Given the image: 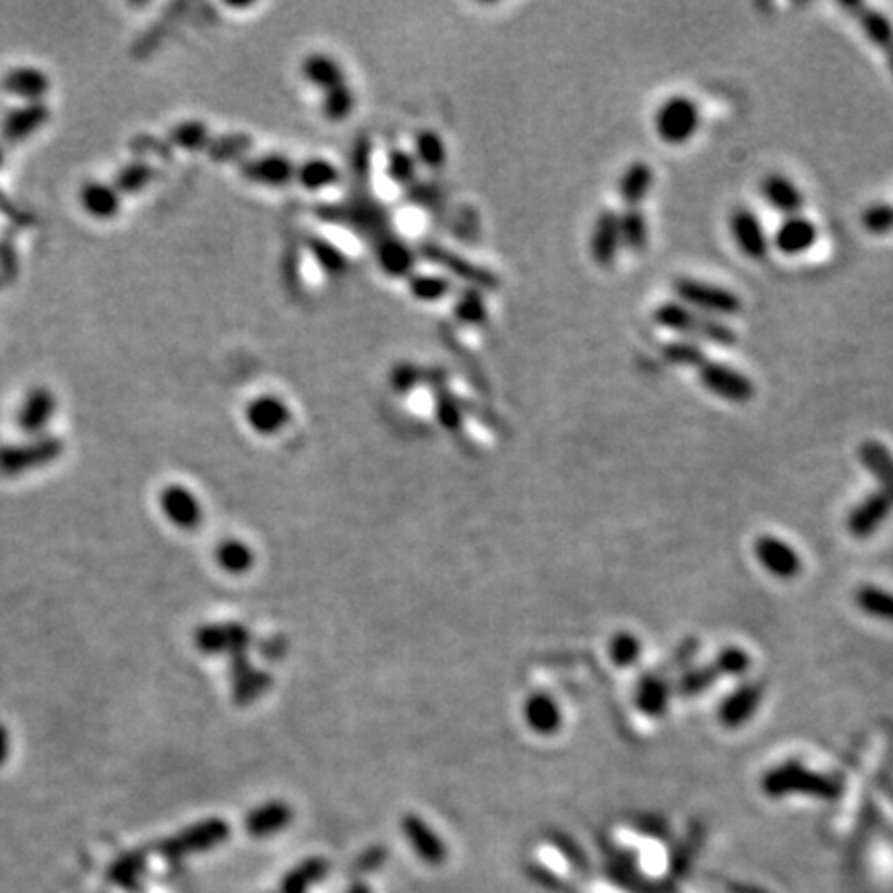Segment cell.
<instances>
[{
    "mask_svg": "<svg viewBox=\"0 0 893 893\" xmlns=\"http://www.w3.org/2000/svg\"><path fill=\"white\" fill-rule=\"evenodd\" d=\"M662 352L668 362L697 371L701 383L730 404H747L755 395V387L747 375L738 373L736 368L720 360L710 358L695 342L689 340L670 342L664 346Z\"/></svg>",
    "mask_w": 893,
    "mask_h": 893,
    "instance_id": "obj_1",
    "label": "cell"
},
{
    "mask_svg": "<svg viewBox=\"0 0 893 893\" xmlns=\"http://www.w3.org/2000/svg\"><path fill=\"white\" fill-rule=\"evenodd\" d=\"M654 319L658 325L689 337V342H710L718 346H732L736 342V333L718 317L703 315L695 309H689L683 302H664L654 311Z\"/></svg>",
    "mask_w": 893,
    "mask_h": 893,
    "instance_id": "obj_2",
    "label": "cell"
},
{
    "mask_svg": "<svg viewBox=\"0 0 893 893\" xmlns=\"http://www.w3.org/2000/svg\"><path fill=\"white\" fill-rule=\"evenodd\" d=\"M672 288L674 294L679 296V302L703 315L732 317L743 309V300L738 298V294L716 284L695 280V277H679Z\"/></svg>",
    "mask_w": 893,
    "mask_h": 893,
    "instance_id": "obj_3",
    "label": "cell"
},
{
    "mask_svg": "<svg viewBox=\"0 0 893 893\" xmlns=\"http://www.w3.org/2000/svg\"><path fill=\"white\" fill-rule=\"evenodd\" d=\"M63 453V441L56 437H34L27 443L0 447V474L21 476L50 466Z\"/></svg>",
    "mask_w": 893,
    "mask_h": 893,
    "instance_id": "obj_4",
    "label": "cell"
},
{
    "mask_svg": "<svg viewBox=\"0 0 893 893\" xmlns=\"http://www.w3.org/2000/svg\"><path fill=\"white\" fill-rule=\"evenodd\" d=\"M701 125L699 106L687 96H674L666 100L654 116L658 137L668 145H683L695 137Z\"/></svg>",
    "mask_w": 893,
    "mask_h": 893,
    "instance_id": "obj_5",
    "label": "cell"
},
{
    "mask_svg": "<svg viewBox=\"0 0 893 893\" xmlns=\"http://www.w3.org/2000/svg\"><path fill=\"white\" fill-rule=\"evenodd\" d=\"M763 788L769 796H784L788 792H805L809 796L831 798L836 796L838 786L825 776L811 774L803 765L786 763L769 772L763 780Z\"/></svg>",
    "mask_w": 893,
    "mask_h": 893,
    "instance_id": "obj_6",
    "label": "cell"
},
{
    "mask_svg": "<svg viewBox=\"0 0 893 893\" xmlns=\"http://www.w3.org/2000/svg\"><path fill=\"white\" fill-rule=\"evenodd\" d=\"M251 643V633L244 625L238 623H218L205 625L195 633L197 650L209 656H244Z\"/></svg>",
    "mask_w": 893,
    "mask_h": 893,
    "instance_id": "obj_7",
    "label": "cell"
},
{
    "mask_svg": "<svg viewBox=\"0 0 893 893\" xmlns=\"http://www.w3.org/2000/svg\"><path fill=\"white\" fill-rule=\"evenodd\" d=\"M842 9L846 13H850V17L860 25V29L865 32L869 42L881 50L885 63H887V69L893 77V25H891V21L881 11H875L873 7L862 5V3H846V5H842Z\"/></svg>",
    "mask_w": 893,
    "mask_h": 893,
    "instance_id": "obj_8",
    "label": "cell"
},
{
    "mask_svg": "<svg viewBox=\"0 0 893 893\" xmlns=\"http://www.w3.org/2000/svg\"><path fill=\"white\" fill-rule=\"evenodd\" d=\"M730 230H732V238L745 257L759 261L765 259L769 253V238L763 230V224L759 222L757 215L747 209V207H738L732 211L730 215Z\"/></svg>",
    "mask_w": 893,
    "mask_h": 893,
    "instance_id": "obj_9",
    "label": "cell"
},
{
    "mask_svg": "<svg viewBox=\"0 0 893 893\" xmlns=\"http://www.w3.org/2000/svg\"><path fill=\"white\" fill-rule=\"evenodd\" d=\"M164 515L182 530H195L203 521V507L187 486L170 484L160 492Z\"/></svg>",
    "mask_w": 893,
    "mask_h": 893,
    "instance_id": "obj_10",
    "label": "cell"
},
{
    "mask_svg": "<svg viewBox=\"0 0 893 893\" xmlns=\"http://www.w3.org/2000/svg\"><path fill=\"white\" fill-rule=\"evenodd\" d=\"M56 414V397L46 387H36L25 395L17 412V426L29 437H42Z\"/></svg>",
    "mask_w": 893,
    "mask_h": 893,
    "instance_id": "obj_11",
    "label": "cell"
},
{
    "mask_svg": "<svg viewBox=\"0 0 893 893\" xmlns=\"http://www.w3.org/2000/svg\"><path fill=\"white\" fill-rule=\"evenodd\" d=\"M244 416L257 435L271 437L288 426L292 412L284 399H280L277 395H259L246 406Z\"/></svg>",
    "mask_w": 893,
    "mask_h": 893,
    "instance_id": "obj_12",
    "label": "cell"
},
{
    "mask_svg": "<svg viewBox=\"0 0 893 893\" xmlns=\"http://www.w3.org/2000/svg\"><path fill=\"white\" fill-rule=\"evenodd\" d=\"M623 246L621 215L617 211H602L594 224L590 249L598 265L610 267Z\"/></svg>",
    "mask_w": 893,
    "mask_h": 893,
    "instance_id": "obj_13",
    "label": "cell"
},
{
    "mask_svg": "<svg viewBox=\"0 0 893 893\" xmlns=\"http://www.w3.org/2000/svg\"><path fill=\"white\" fill-rule=\"evenodd\" d=\"M817 236H819L817 226L809 218H805V215H794V218H786L778 226L772 242L782 255L796 257L807 253L817 242Z\"/></svg>",
    "mask_w": 893,
    "mask_h": 893,
    "instance_id": "obj_14",
    "label": "cell"
},
{
    "mask_svg": "<svg viewBox=\"0 0 893 893\" xmlns=\"http://www.w3.org/2000/svg\"><path fill=\"white\" fill-rule=\"evenodd\" d=\"M402 827H404V834H406L410 846L416 850V854L426 862V865H430V867L443 865L447 850H445L441 838L433 831V827H430L418 815H406Z\"/></svg>",
    "mask_w": 893,
    "mask_h": 893,
    "instance_id": "obj_15",
    "label": "cell"
},
{
    "mask_svg": "<svg viewBox=\"0 0 893 893\" xmlns=\"http://www.w3.org/2000/svg\"><path fill=\"white\" fill-rule=\"evenodd\" d=\"M755 554L759 563L776 577H794L800 571L798 554L782 540L774 536H763L755 542Z\"/></svg>",
    "mask_w": 893,
    "mask_h": 893,
    "instance_id": "obj_16",
    "label": "cell"
},
{
    "mask_svg": "<svg viewBox=\"0 0 893 893\" xmlns=\"http://www.w3.org/2000/svg\"><path fill=\"white\" fill-rule=\"evenodd\" d=\"M271 685L267 672L251 666L246 656L232 658V693L238 705H249L257 701Z\"/></svg>",
    "mask_w": 893,
    "mask_h": 893,
    "instance_id": "obj_17",
    "label": "cell"
},
{
    "mask_svg": "<svg viewBox=\"0 0 893 893\" xmlns=\"http://www.w3.org/2000/svg\"><path fill=\"white\" fill-rule=\"evenodd\" d=\"M3 87L9 96L21 100L23 104H42L50 83L44 71L34 67H19L5 75Z\"/></svg>",
    "mask_w": 893,
    "mask_h": 893,
    "instance_id": "obj_18",
    "label": "cell"
},
{
    "mask_svg": "<svg viewBox=\"0 0 893 893\" xmlns=\"http://www.w3.org/2000/svg\"><path fill=\"white\" fill-rule=\"evenodd\" d=\"M120 191L116 189V184L110 182H87L85 187L79 193V201L83 211L94 220H112L120 211Z\"/></svg>",
    "mask_w": 893,
    "mask_h": 893,
    "instance_id": "obj_19",
    "label": "cell"
},
{
    "mask_svg": "<svg viewBox=\"0 0 893 893\" xmlns=\"http://www.w3.org/2000/svg\"><path fill=\"white\" fill-rule=\"evenodd\" d=\"M761 193L765 201L772 205L778 213L786 215V218H794L800 215L805 207V197L800 193L796 184L786 178L784 174H769L761 182Z\"/></svg>",
    "mask_w": 893,
    "mask_h": 893,
    "instance_id": "obj_20",
    "label": "cell"
},
{
    "mask_svg": "<svg viewBox=\"0 0 893 893\" xmlns=\"http://www.w3.org/2000/svg\"><path fill=\"white\" fill-rule=\"evenodd\" d=\"M242 172L249 180L265 184V187H284V184L296 180L294 162L286 156H275V153L246 162L242 166Z\"/></svg>",
    "mask_w": 893,
    "mask_h": 893,
    "instance_id": "obj_21",
    "label": "cell"
},
{
    "mask_svg": "<svg viewBox=\"0 0 893 893\" xmlns=\"http://www.w3.org/2000/svg\"><path fill=\"white\" fill-rule=\"evenodd\" d=\"M228 836V825L222 819H207L199 825H193L191 829L184 831L176 840L168 844V852H191V850H205L211 846H218Z\"/></svg>",
    "mask_w": 893,
    "mask_h": 893,
    "instance_id": "obj_22",
    "label": "cell"
},
{
    "mask_svg": "<svg viewBox=\"0 0 893 893\" xmlns=\"http://www.w3.org/2000/svg\"><path fill=\"white\" fill-rule=\"evenodd\" d=\"M292 821V809L280 800H271L257 807L249 817H246V831L255 838H267L284 831Z\"/></svg>",
    "mask_w": 893,
    "mask_h": 893,
    "instance_id": "obj_23",
    "label": "cell"
},
{
    "mask_svg": "<svg viewBox=\"0 0 893 893\" xmlns=\"http://www.w3.org/2000/svg\"><path fill=\"white\" fill-rule=\"evenodd\" d=\"M891 499L885 495V492H877V495H871L865 503H860L850 519H848V528L856 538H867L871 536L881 523L887 517L889 509H891Z\"/></svg>",
    "mask_w": 893,
    "mask_h": 893,
    "instance_id": "obj_24",
    "label": "cell"
},
{
    "mask_svg": "<svg viewBox=\"0 0 893 893\" xmlns=\"http://www.w3.org/2000/svg\"><path fill=\"white\" fill-rule=\"evenodd\" d=\"M654 187V170L648 162H635L631 164L619 184V193L625 203V209H639V205L648 199L650 191Z\"/></svg>",
    "mask_w": 893,
    "mask_h": 893,
    "instance_id": "obj_25",
    "label": "cell"
},
{
    "mask_svg": "<svg viewBox=\"0 0 893 893\" xmlns=\"http://www.w3.org/2000/svg\"><path fill=\"white\" fill-rule=\"evenodd\" d=\"M523 718L538 734H554L561 728V710L557 701L546 693L532 695L523 705Z\"/></svg>",
    "mask_w": 893,
    "mask_h": 893,
    "instance_id": "obj_26",
    "label": "cell"
},
{
    "mask_svg": "<svg viewBox=\"0 0 893 893\" xmlns=\"http://www.w3.org/2000/svg\"><path fill=\"white\" fill-rule=\"evenodd\" d=\"M302 75L311 85L321 89L323 94L346 83L344 69L340 67V63H337L335 58H331L327 54H313L306 58L302 65Z\"/></svg>",
    "mask_w": 893,
    "mask_h": 893,
    "instance_id": "obj_27",
    "label": "cell"
},
{
    "mask_svg": "<svg viewBox=\"0 0 893 893\" xmlns=\"http://www.w3.org/2000/svg\"><path fill=\"white\" fill-rule=\"evenodd\" d=\"M858 457L883 486L885 495L893 501V455L879 441H865L858 447Z\"/></svg>",
    "mask_w": 893,
    "mask_h": 893,
    "instance_id": "obj_28",
    "label": "cell"
},
{
    "mask_svg": "<svg viewBox=\"0 0 893 893\" xmlns=\"http://www.w3.org/2000/svg\"><path fill=\"white\" fill-rule=\"evenodd\" d=\"M46 120V108L44 104H23L19 110H13L5 125L3 135L9 141H23L32 135L36 129H40Z\"/></svg>",
    "mask_w": 893,
    "mask_h": 893,
    "instance_id": "obj_29",
    "label": "cell"
},
{
    "mask_svg": "<svg viewBox=\"0 0 893 893\" xmlns=\"http://www.w3.org/2000/svg\"><path fill=\"white\" fill-rule=\"evenodd\" d=\"M761 699V691L757 687H743L728 697L720 707V718L726 726H738L751 718L755 707Z\"/></svg>",
    "mask_w": 893,
    "mask_h": 893,
    "instance_id": "obj_30",
    "label": "cell"
},
{
    "mask_svg": "<svg viewBox=\"0 0 893 893\" xmlns=\"http://www.w3.org/2000/svg\"><path fill=\"white\" fill-rule=\"evenodd\" d=\"M337 178H340L337 168L321 158L306 160L304 164L296 166V180L309 191H323L331 187V184H335Z\"/></svg>",
    "mask_w": 893,
    "mask_h": 893,
    "instance_id": "obj_31",
    "label": "cell"
},
{
    "mask_svg": "<svg viewBox=\"0 0 893 893\" xmlns=\"http://www.w3.org/2000/svg\"><path fill=\"white\" fill-rule=\"evenodd\" d=\"M621 238L627 251H645V246L650 242V226L641 209H625V213L621 215Z\"/></svg>",
    "mask_w": 893,
    "mask_h": 893,
    "instance_id": "obj_32",
    "label": "cell"
},
{
    "mask_svg": "<svg viewBox=\"0 0 893 893\" xmlns=\"http://www.w3.org/2000/svg\"><path fill=\"white\" fill-rule=\"evenodd\" d=\"M215 559H218V565L232 573V575H242L246 571L253 569L255 563V554L251 550V546H246L240 540H224L218 550H215Z\"/></svg>",
    "mask_w": 893,
    "mask_h": 893,
    "instance_id": "obj_33",
    "label": "cell"
},
{
    "mask_svg": "<svg viewBox=\"0 0 893 893\" xmlns=\"http://www.w3.org/2000/svg\"><path fill=\"white\" fill-rule=\"evenodd\" d=\"M377 261H379V267L387 275L402 277V275L410 273V269L414 265V255L404 242L387 240L377 249Z\"/></svg>",
    "mask_w": 893,
    "mask_h": 893,
    "instance_id": "obj_34",
    "label": "cell"
},
{
    "mask_svg": "<svg viewBox=\"0 0 893 893\" xmlns=\"http://www.w3.org/2000/svg\"><path fill=\"white\" fill-rule=\"evenodd\" d=\"M327 873V862L323 858H309L296 867L284 881V893H306L311 885L319 883Z\"/></svg>",
    "mask_w": 893,
    "mask_h": 893,
    "instance_id": "obj_35",
    "label": "cell"
},
{
    "mask_svg": "<svg viewBox=\"0 0 893 893\" xmlns=\"http://www.w3.org/2000/svg\"><path fill=\"white\" fill-rule=\"evenodd\" d=\"M666 701H668V689L662 679H658V676H648V679L641 681L637 689V703L643 714L650 716L664 714Z\"/></svg>",
    "mask_w": 893,
    "mask_h": 893,
    "instance_id": "obj_36",
    "label": "cell"
},
{
    "mask_svg": "<svg viewBox=\"0 0 893 893\" xmlns=\"http://www.w3.org/2000/svg\"><path fill=\"white\" fill-rule=\"evenodd\" d=\"M858 608L865 610L867 614L881 621H889L893 623V596L873 588V585H867V588H860L854 596Z\"/></svg>",
    "mask_w": 893,
    "mask_h": 893,
    "instance_id": "obj_37",
    "label": "cell"
},
{
    "mask_svg": "<svg viewBox=\"0 0 893 893\" xmlns=\"http://www.w3.org/2000/svg\"><path fill=\"white\" fill-rule=\"evenodd\" d=\"M354 106H356V98H354V91L348 87V83L323 94L321 108H323L325 118L331 122L346 120L352 114Z\"/></svg>",
    "mask_w": 893,
    "mask_h": 893,
    "instance_id": "obj_38",
    "label": "cell"
},
{
    "mask_svg": "<svg viewBox=\"0 0 893 893\" xmlns=\"http://www.w3.org/2000/svg\"><path fill=\"white\" fill-rule=\"evenodd\" d=\"M414 158L426 168H441L447 160V149L443 139L435 131H424L416 139Z\"/></svg>",
    "mask_w": 893,
    "mask_h": 893,
    "instance_id": "obj_39",
    "label": "cell"
},
{
    "mask_svg": "<svg viewBox=\"0 0 893 893\" xmlns=\"http://www.w3.org/2000/svg\"><path fill=\"white\" fill-rule=\"evenodd\" d=\"M172 141L178 147H184V149H189V151H197V149H203L209 143V131H207V127L203 125V122H195V120L180 122V125L172 131Z\"/></svg>",
    "mask_w": 893,
    "mask_h": 893,
    "instance_id": "obj_40",
    "label": "cell"
},
{
    "mask_svg": "<svg viewBox=\"0 0 893 893\" xmlns=\"http://www.w3.org/2000/svg\"><path fill=\"white\" fill-rule=\"evenodd\" d=\"M451 290L449 282L437 275H416L410 280V292L424 302L441 300Z\"/></svg>",
    "mask_w": 893,
    "mask_h": 893,
    "instance_id": "obj_41",
    "label": "cell"
},
{
    "mask_svg": "<svg viewBox=\"0 0 893 893\" xmlns=\"http://www.w3.org/2000/svg\"><path fill=\"white\" fill-rule=\"evenodd\" d=\"M641 654V643L631 633H619L610 641V658L617 666H631Z\"/></svg>",
    "mask_w": 893,
    "mask_h": 893,
    "instance_id": "obj_42",
    "label": "cell"
},
{
    "mask_svg": "<svg viewBox=\"0 0 893 893\" xmlns=\"http://www.w3.org/2000/svg\"><path fill=\"white\" fill-rule=\"evenodd\" d=\"M862 226L875 236L893 232V205L877 203L862 213Z\"/></svg>",
    "mask_w": 893,
    "mask_h": 893,
    "instance_id": "obj_43",
    "label": "cell"
},
{
    "mask_svg": "<svg viewBox=\"0 0 893 893\" xmlns=\"http://www.w3.org/2000/svg\"><path fill=\"white\" fill-rule=\"evenodd\" d=\"M455 315L459 321H464V323H472V325L482 323L486 319L484 300L480 296H472V294H468L466 298L461 296L455 306Z\"/></svg>",
    "mask_w": 893,
    "mask_h": 893,
    "instance_id": "obj_44",
    "label": "cell"
},
{
    "mask_svg": "<svg viewBox=\"0 0 893 893\" xmlns=\"http://www.w3.org/2000/svg\"><path fill=\"white\" fill-rule=\"evenodd\" d=\"M416 158L408 156V153L397 151L389 158V174L395 180V184H408L412 176L416 174Z\"/></svg>",
    "mask_w": 893,
    "mask_h": 893,
    "instance_id": "obj_45",
    "label": "cell"
},
{
    "mask_svg": "<svg viewBox=\"0 0 893 893\" xmlns=\"http://www.w3.org/2000/svg\"><path fill=\"white\" fill-rule=\"evenodd\" d=\"M747 668H749V656L741 650H726L714 664V670L724 674H741Z\"/></svg>",
    "mask_w": 893,
    "mask_h": 893,
    "instance_id": "obj_46",
    "label": "cell"
},
{
    "mask_svg": "<svg viewBox=\"0 0 893 893\" xmlns=\"http://www.w3.org/2000/svg\"><path fill=\"white\" fill-rule=\"evenodd\" d=\"M313 251H315V255L319 257V261H321V265L327 269V271H331V273H337V271H342L344 269V257L337 253L333 246H329L327 242H323V240H315L313 242Z\"/></svg>",
    "mask_w": 893,
    "mask_h": 893,
    "instance_id": "obj_47",
    "label": "cell"
},
{
    "mask_svg": "<svg viewBox=\"0 0 893 893\" xmlns=\"http://www.w3.org/2000/svg\"><path fill=\"white\" fill-rule=\"evenodd\" d=\"M439 420L445 428H457L459 426V410L455 404L445 402L439 406Z\"/></svg>",
    "mask_w": 893,
    "mask_h": 893,
    "instance_id": "obj_48",
    "label": "cell"
},
{
    "mask_svg": "<svg viewBox=\"0 0 893 893\" xmlns=\"http://www.w3.org/2000/svg\"><path fill=\"white\" fill-rule=\"evenodd\" d=\"M11 753V738L5 724H0V765H5L7 757Z\"/></svg>",
    "mask_w": 893,
    "mask_h": 893,
    "instance_id": "obj_49",
    "label": "cell"
},
{
    "mask_svg": "<svg viewBox=\"0 0 893 893\" xmlns=\"http://www.w3.org/2000/svg\"><path fill=\"white\" fill-rule=\"evenodd\" d=\"M350 893H371V889H368L366 885H354V887L350 889Z\"/></svg>",
    "mask_w": 893,
    "mask_h": 893,
    "instance_id": "obj_50",
    "label": "cell"
},
{
    "mask_svg": "<svg viewBox=\"0 0 893 893\" xmlns=\"http://www.w3.org/2000/svg\"><path fill=\"white\" fill-rule=\"evenodd\" d=\"M0 166H3V149H0Z\"/></svg>",
    "mask_w": 893,
    "mask_h": 893,
    "instance_id": "obj_51",
    "label": "cell"
}]
</instances>
